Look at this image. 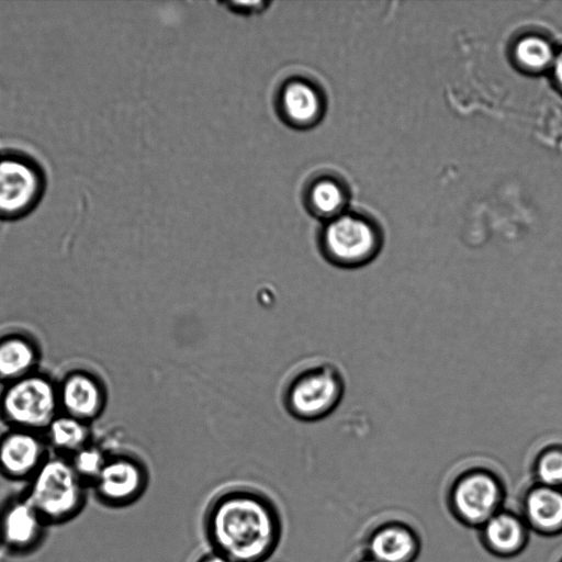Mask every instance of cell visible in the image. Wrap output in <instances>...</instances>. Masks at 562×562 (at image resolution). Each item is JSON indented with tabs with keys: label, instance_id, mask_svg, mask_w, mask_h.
Wrapping results in <instances>:
<instances>
[{
	"label": "cell",
	"instance_id": "6da1fadb",
	"mask_svg": "<svg viewBox=\"0 0 562 562\" xmlns=\"http://www.w3.org/2000/svg\"><path fill=\"white\" fill-rule=\"evenodd\" d=\"M203 533L211 550L234 562H266L283 536V520L273 499L262 491L234 485L206 505Z\"/></svg>",
	"mask_w": 562,
	"mask_h": 562
},
{
	"label": "cell",
	"instance_id": "7a4b0ae2",
	"mask_svg": "<svg viewBox=\"0 0 562 562\" xmlns=\"http://www.w3.org/2000/svg\"><path fill=\"white\" fill-rule=\"evenodd\" d=\"M345 394V379L334 363L310 360L299 364L284 379L281 401L294 418L315 422L333 413Z\"/></svg>",
	"mask_w": 562,
	"mask_h": 562
},
{
	"label": "cell",
	"instance_id": "3957f363",
	"mask_svg": "<svg viewBox=\"0 0 562 562\" xmlns=\"http://www.w3.org/2000/svg\"><path fill=\"white\" fill-rule=\"evenodd\" d=\"M59 413L57 380L42 370L0 387V420L5 427L44 434Z\"/></svg>",
	"mask_w": 562,
	"mask_h": 562
},
{
	"label": "cell",
	"instance_id": "277c9868",
	"mask_svg": "<svg viewBox=\"0 0 562 562\" xmlns=\"http://www.w3.org/2000/svg\"><path fill=\"white\" fill-rule=\"evenodd\" d=\"M504 480L486 467H471L459 472L446 493V505L456 521L479 529L504 508L506 501Z\"/></svg>",
	"mask_w": 562,
	"mask_h": 562
},
{
	"label": "cell",
	"instance_id": "5b68a950",
	"mask_svg": "<svg viewBox=\"0 0 562 562\" xmlns=\"http://www.w3.org/2000/svg\"><path fill=\"white\" fill-rule=\"evenodd\" d=\"M82 497V479L70 459L48 456L33 475L27 499L44 520H63L79 509Z\"/></svg>",
	"mask_w": 562,
	"mask_h": 562
},
{
	"label": "cell",
	"instance_id": "8992f818",
	"mask_svg": "<svg viewBox=\"0 0 562 562\" xmlns=\"http://www.w3.org/2000/svg\"><path fill=\"white\" fill-rule=\"evenodd\" d=\"M322 256L342 269H357L371 262L379 250L372 226L352 215H338L327 222L319 236Z\"/></svg>",
	"mask_w": 562,
	"mask_h": 562
},
{
	"label": "cell",
	"instance_id": "52a82bcc",
	"mask_svg": "<svg viewBox=\"0 0 562 562\" xmlns=\"http://www.w3.org/2000/svg\"><path fill=\"white\" fill-rule=\"evenodd\" d=\"M44 191V171L35 160L19 153L0 155V220L26 216Z\"/></svg>",
	"mask_w": 562,
	"mask_h": 562
},
{
	"label": "cell",
	"instance_id": "ba28073f",
	"mask_svg": "<svg viewBox=\"0 0 562 562\" xmlns=\"http://www.w3.org/2000/svg\"><path fill=\"white\" fill-rule=\"evenodd\" d=\"M60 412L87 424L93 423L104 412L108 390L94 371L71 368L57 380Z\"/></svg>",
	"mask_w": 562,
	"mask_h": 562
},
{
	"label": "cell",
	"instance_id": "9c48e42d",
	"mask_svg": "<svg viewBox=\"0 0 562 562\" xmlns=\"http://www.w3.org/2000/svg\"><path fill=\"white\" fill-rule=\"evenodd\" d=\"M148 482L145 464L128 454L108 457L94 480L100 497L113 506H127L138 501Z\"/></svg>",
	"mask_w": 562,
	"mask_h": 562
},
{
	"label": "cell",
	"instance_id": "30bf717a",
	"mask_svg": "<svg viewBox=\"0 0 562 562\" xmlns=\"http://www.w3.org/2000/svg\"><path fill=\"white\" fill-rule=\"evenodd\" d=\"M43 432L5 427L0 432V471L10 477L33 476L48 458Z\"/></svg>",
	"mask_w": 562,
	"mask_h": 562
},
{
	"label": "cell",
	"instance_id": "8fae6325",
	"mask_svg": "<svg viewBox=\"0 0 562 562\" xmlns=\"http://www.w3.org/2000/svg\"><path fill=\"white\" fill-rule=\"evenodd\" d=\"M363 552L379 562H416L422 552V539L409 524L385 520L369 531Z\"/></svg>",
	"mask_w": 562,
	"mask_h": 562
},
{
	"label": "cell",
	"instance_id": "7c38bea8",
	"mask_svg": "<svg viewBox=\"0 0 562 562\" xmlns=\"http://www.w3.org/2000/svg\"><path fill=\"white\" fill-rule=\"evenodd\" d=\"M531 531L518 512L501 509L477 529L481 547L492 557L509 560L528 547Z\"/></svg>",
	"mask_w": 562,
	"mask_h": 562
},
{
	"label": "cell",
	"instance_id": "4fadbf2b",
	"mask_svg": "<svg viewBox=\"0 0 562 562\" xmlns=\"http://www.w3.org/2000/svg\"><path fill=\"white\" fill-rule=\"evenodd\" d=\"M531 532L554 538L562 535V488L531 483L522 493L518 512Z\"/></svg>",
	"mask_w": 562,
	"mask_h": 562
},
{
	"label": "cell",
	"instance_id": "5bb4252c",
	"mask_svg": "<svg viewBox=\"0 0 562 562\" xmlns=\"http://www.w3.org/2000/svg\"><path fill=\"white\" fill-rule=\"evenodd\" d=\"M42 349L37 339L22 329L0 334V384H7L40 370Z\"/></svg>",
	"mask_w": 562,
	"mask_h": 562
},
{
	"label": "cell",
	"instance_id": "9a60e30c",
	"mask_svg": "<svg viewBox=\"0 0 562 562\" xmlns=\"http://www.w3.org/2000/svg\"><path fill=\"white\" fill-rule=\"evenodd\" d=\"M278 104L283 120L296 128L315 125L324 109L323 97L317 87L303 78H293L284 83Z\"/></svg>",
	"mask_w": 562,
	"mask_h": 562
},
{
	"label": "cell",
	"instance_id": "2e32d148",
	"mask_svg": "<svg viewBox=\"0 0 562 562\" xmlns=\"http://www.w3.org/2000/svg\"><path fill=\"white\" fill-rule=\"evenodd\" d=\"M43 521L29 499L13 503L3 513L1 536L9 546L26 549L36 542Z\"/></svg>",
	"mask_w": 562,
	"mask_h": 562
},
{
	"label": "cell",
	"instance_id": "e0dca14e",
	"mask_svg": "<svg viewBox=\"0 0 562 562\" xmlns=\"http://www.w3.org/2000/svg\"><path fill=\"white\" fill-rule=\"evenodd\" d=\"M44 435L48 446L63 454L72 456L91 442L90 424L61 412L48 425Z\"/></svg>",
	"mask_w": 562,
	"mask_h": 562
},
{
	"label": "cell",
	"instance_id": "ac0fdd59",
	"mask_svg": "<svg viewBox=\"0 0 562 562\" xmlns=\"http://www.w3.org/2000/svg\"><path fill=\"white\" fill-rule=\"evenodd\" d=\"M345 203L342 188L333 179L321 178L310 184L306 204L310 212L328 221L338 216Z\"/></svg>",
	"mask_w": 562,
	"mask_h": 562
},
{
	"label": "cell",
	"instance_id": "d6986e66",
	"mask_svg": "<svg viewBox=\"0 0 562 562\" xmlns=\"http://www.w3.org/2000/svg\"><path fill=\"white\" fill-rule=\"evenodd\" d=\"M531 474L533 483L562 488V447L549 446L539 451Z\"/></svg>",
	"mask_w": 562,
	"mask_h": 562
},
{
	"label": "cell",
	"instance_id": "ffe728a7",
	"mask_svg": "<svg viewBox=\"0 0 562 562\" xmlns=\"http://www.w3.org/2000/svg\"><path fill=\"white\" fill-rule=\"evenodd\" d=\"M516 56L527 67L541 69L552 61L553 52L544 40L531 36L525 37L518 43Z\"/></svg>",
	"mask_w": 562,
	"mask_h": 562
},
{
	"label": "cell",
	"instance_id": "44dd1931",
	"mask_svg": "<svg viewBox=\"0 0 562 562\" xmlns=\"http://www.w3.org/2000/svg\"><path fill=\"white\" fill-rule=\"evenodd\" d=\"M106 458L98 447L90 442L72 454L70 461L81 479L90 476L94 481Z\"/></svg>",
	"mask_w": 562,
	"mask_h": 562
},
{
	"label": "cell",
	"instance_id": "7402d4cb",
	"mask_svg": "<svg viewBox=\"0 0 562 562\" xmlns=\"http://www.w3.org/2000/svg\"><path fill=\"white\" fill-rule=\"evenodd\" d=\"M232 10H236L243 14L257 13L267 7L265 1H244V2H228L226 3Z\"/></svg>",
	"mask_w": 562,
	"mask_h": 562
},
{
	"label": "cell",
	"instance_id": "603a6c76",
	"mask_svg": "<svg viewBox=\"0 0 562 562\" xmlns=\"http://www.w3.org/2000/svg\"><path fill=\"white\" fill-rule=\"evenodd\" d=\"M195 562H234V561L214 550H210L209 552H205L202 555H200Z\"/></svg>",
	"mask_w": 562,
	"mask_h": 562
},
{
	"label": "cell",
	"instance_id": "cb8c5ba5",
	"mask_svg": "<svg viewBox=\"0 0 562 562\" xmlns=\"http://www.w3.org/2000/svg\"><path fill=\"white\" fill-rule=\"evenodd\" d=\"M554 76L559 85L562 87V52L554 59Z\"/></svg>",
	"mask_w": 562,
	"mask_h": 562
},
{
	"label": "cell",
	"instance_id": "d4e9b609",
	"mask_svg": "<svg viewBox=\"0 0 562 562\" xmlns=\"http://www.w3.org/2000/svg\"><path fill=\"white\" fill-rule=\"evenodd\" d=\"M353 562H379L366 552H362Z\"/></svg>",
	"mask_w": 562,
	"mask_h": 562
},
{
	"label": "cell",
	"instance_id": "484cf974",
	"mask_svg": "<svg viewBox=\"0 0 562 562\" xmlns=\"http://www.w3.org/2000/svg\"><path fill=\"white\" fill-rule=\"evenodd\" d=\"M558 562H562V557L559 559V561H558Z\"/></svg>",
	"mask_w": 562,
	"mask_h": 562
}]
</instances>
